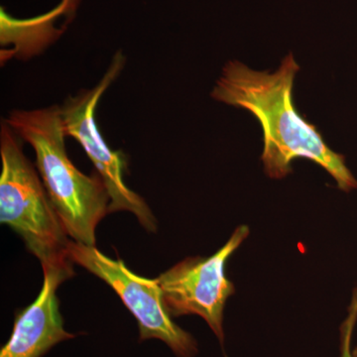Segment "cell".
I'll return each instance as SVG.
<instances>
[{
    "instance_id": "277c9868",
    "label": "cell",
    "mask_w": 357,
    "mask_h": 357,
    "mask_svg": "<svg viewBox=\"0 0 357 357\" xmlns=\"http://www.w3.org/2000/svg\"><path fill=\"white\" fill-rule=\"evenodd\" d=\"M126 65L121 51L115 54L109 69L93 89L70 96L60 107L66 135L76 139L95 165L107 192L109 213L126 211L133 213L147 231L156 232L157 220L146 202L124 182L126 159L121 151H112L103 139L96 122V109L100 98Z\"/></svg>"
},
{
    "instance_id": "9c48e42d",
    "label": "cell",
    "mask_w": 357,
    "mask_h": 357,
    "mask_svg": "<svg viewBox=\"0 0 357 357\" xmlns=\"http://www.w3.org/2000/svg\"><path fill=\"white\" fill-rule=\"evenodd\" d=\"M357 321V288L352 294L347 318L340 326V357H351L352 333Z\"/></svg>"
},
{
    "instance_id": "52a82bcc",
    "label": "cell",
    "mask_w": 357,
    "mask_h": 357,
    "mask_svg": "<svg viewBox=\"0 0 357 357\" xmlns=\"http://www.w3.org/2000/svg\"><path fill=\"white\" fill-rule=\"evenodd\" d=\"M43 273L38 297L16 314L13 333L0 357H41L59 342L76 337L65 331L57 297L59 286L75 275L73 264L48 268Z\"/></svg>"
},
{
    "instance_id": "6da1fadb",
    "label": "cell",
    "mask_w": 357,
    "mask_h": 357,
    "mask_svg": "<svg viewBox=\"0 0 357 357\" xmlns=\"http://www.w3.org/2000/svg\"><path fill=\"white\" fill-rule=\"evenodd\" d=\"M300 66L293 54L274 73L255 70L239 61L223 67L211 96L218 102L250 112L261 126L264 172L271 178L292 173L296 159L311 160L326 170L342 192L357 189V180L344 155L333 151L314 124L301 116L293 100Z\"/></svg>"
},
{
    "instance_id": "8992f818",
    "label": "cell",
    "mask_w": 357,
    "mask_h": 357,
    "mask_svg": "<svg viewBox=\"0 0 357 357\" xmlns=\"http://www.w3.org/2000/svg\"><path fill=\"white\" fill-rule=\"evenodd\" d=\"M249 234L248 225H239L215 255L185 258L156 278L172 318L185 314L201 317L222 347L225 342L223 311L230 296L236 293L234 283L225 274V266Z\"/></svg>"
},
{
    "instance_id": "7a4b0ae2",
    "label": "cell",
    "mask_w": 357,
    "mask_h": 357,
    "mask_svg": "<svg viewBox=\"0 0 357 357\" xmlns=\"http://www.w3.org/2000/svg\"><path fill=\"white\" fill-rule=\"evenodd\" d=\"M4 121L34 150L40 177L68 236L96 246V227L109 213V192L98 174L86 175L70 161L60 107L14 109Z\"/></svg>"
},
{
    "instance_id": "ba28073f",
    "label": "cell",
    "mask_w": 357,
    "mask_h": 357,
    "mask_svg": "<svg viewBox=\"0 0 357 357\" xmlns=\"http://www.w3.org/2000/svg\"><path fill=\"white\" fill-rule=\"evenodd\" d=\"M77 0H63L62 3L51 13L28 20H17L9 17L1 8V43L9 39L22 40L28 45L34 44L36 49H42L61 34L54 28L56 18L67 11L74 10Z\"/></svg>"
},
{
    "instance_id": "3957f363",
    "label": "cell",
    "mask_w": 357,
    "mask_h": 357,
    "mask_svg": "<svg viewBox=\"0 0 357 357\" xmlns=\"http://www.w3.org/2000/svg\"><path fill=\"white\" fill-rule=\"evenodd\" d=\"M22 139L6 121L0 128V222L17 232L42 269L74 264L70 239L39 172L23 152Z\"/></svg>"
},
{
    "instance_id": "5b68a950",
    "label": "cell",
    "mask_w": 357,
    "mask_h": 357,
    "mask_svg": "<svg viewBox=\"0 0 357 357\" xmlns=\"http://www.w3.org/2000/svg\"><path fill=\"white\" fill-rule=\"evenodd\" d=\"M70 260L105 281L133 314L139 328V340L157 338L165 342L177 357H195L198 344L194 337L174 323L163 300L157 279L138 276L121 259H112L96 246L70 239Z\"/></svg>"
},
{
    "instance_id": "30bf717a",
    "label": "cell",
    "mask_w": 357,
    "mask_h": 357,
    "mask_svg": "<svg viewBox=\"0 0 357 357\" xmlns=\"http://www.w3.org/2000/svg\"><path fill=\"white\" fill-rule=\"evenodd\" d=\"M351 357H357V345L352 349Z\"/></svg>"
}]
</instances>
